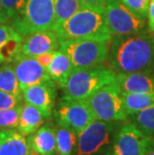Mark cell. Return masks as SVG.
Segmentation results:
<instances>
[{
    "label": "cell",
    "instance_id": "ffe728a7",
    "mask_svg": "<svg viewBox=\"0 0 154 155\" xmlns=\"http://www.w3.org/2000/svg\"><path fill=\"white\" fill-rule=\"evenodd\" d=\"M124 108L127 116L154 105V93H123Z\"/></svg>",
    "mask_w": 154,
    "mask_h": 155
},
{
    "label": "cell",
    "instance_id": "30bf717a",
    "mask_svg": "<svg viewBox=\"0 0 154 155\" xmlns=\"http://www.w3.org/2000/svg\"><path fill=\"white\" fill-rule=\"evenodd\" d=\"M149 138L132 122H123L114 139L112 155H144Z\"/></svg>",
    "mask_w": 154,
    "mask_h": 155
},
{
    "label": "cell",
    "instance_id": "4dcf8cb0",
    "mask_svg": "<svg viewBox=\"0 0 154 155\" xmlns=\"http://www.w3.org/2000/svg\"><path fill=\"white\" fill-rule=\"evenodd\" d=\"M147 27L151 33H154V0H150L149 3L147 12Z\"/></svg>",
    "mask_w": 154,
    "mask_h": 155
},
{
    "label": "cell",
    "instance_id": "1f68e13d",
    "mask_svg": "<svg viewBox=\"0 0 154 155\" xmlns=\"http://www.w3.org/2000/svg\"><path fill=\"white\" fill-rule=\"evenodd\" d=\"M53 55H54V52H49V53L39 55V56H37V57H35V58L37 59V61L42 65V66L47 69V67L49 66V64L51 63L52 59H53Z\"/></svg>",
    "mask_w": 154,
    "mask_h": 155
},
{
    "label": "cell",
    "instance_id": "9c48e42d",
    "mask_svg": "<svg viewBox=\"0 0 154 155\" xmlns=\"http://www.w3.org/2000/svg\"><path fill=\"white\" fill-rule=\"evenodd\" d=\"M53 112L58 125L69 128L76 134H79L95 119L86 100L61 98Z\"/></svg>",
    "mask_w": 154,
    "mask_h": 155
},
{
    "label": "cell",
    "instance_id": "ba28073f",
    "mask_svg": "<svg viewBox=\"0 0 154 155\" xmlns=\"http://www.w3.org/2000/svg\"><path fill=\"white\" fill-rule=\"evenodd\" d=\"M104 15L112 36L146 32L147 19L139 17L129 10L120 0H107Z\"/></svg>",
    "mask_w": 154,
    "mask_h": 155
},
{
    "label": "cell",
    "instance_id": "cb8c5ba5",
    "mask_svg": "<svg viewBox=\"0 0 154 155\" xmlns=\"http://www.w3.org/2000/svg\"><path fill=\"white\" fill-rule=\"evenodd\" d=\"M23 37L15 32L0 47V64L1 63H12L20 51V46Z\"/></svg>",
    "mask_w": 154,
    "mask_h": 155
},
{
    "label": "cell",
    "instance_id": "e575fe53",
    "mask_svg": "<svg viewBox=\"0 0 154 155\" xmlns=\"http://www.w3.org/2000/svg\"><path fill=\"white\" fill-rule=\"evenodd\" d=\"M29 155H41V154L36 153V152H33V151H30V153H29Z\"/></svg>",
    "mask_w": 154,
    "mask_h": 155
},
{
    "label": "cell",
    "instance_id": "d4e9b609",
    "mask_svg": "<svg viewBox=\"0 0 154 155\" xmlns=\"http://www.w3.org/2000/svg\"><path fill=\"white\" fill-rule=\"evenodd\" d=\"M27 0H2V4L7 16L8 25L12 26L19 21L23 15Z\"/></svg>",
    "mask_w": 154,
    "mask_h": 155
},
{
    "label": "cell",
    "instance_id": "4fadbf2b",
    "mask_svg": "<svg viewBox=\"0 0 154 155\" xmlns=\"http://www.w3.org/2000/svg\"><path fill=\"white\" fill-rule=\"evenodd\" d=\"M56 86L54 82L32 85L22 91V97L26 103L41 111L46 119H50L56 99Z\"/></svg>",
    "mask_w": 154,
    "mask_h": 155
},
{
    "label": "cell",
    "instance_id": "277c9868",
    "mask_svg": "<svg viewBox=\"0 0 154 155\" xmlns=\"http://www.w3.org/2000/svg\"><path fill=\"white\" fill-rule=\"evenodd\" d=\"M122 123L94 119L77 134L74 155H112L114 139Z\"/></svg>",
    "mask_w": 154,
    "mask_h": 155
},
{
    "label": "cell",
    "instance_id": "5bb4252c",
    "mask_svg": "<svg viewBox=\"0 0 154 155\" xmlns=\"http://www.w3.org/2000/svg\"><path fill=\"white\" fill-rule=\"evenodd\" d=\"M30 151L41 155H56L55 126L47 122L39 127L34 133L26 137Z\"/></svg>",
    "mask_w": 154,
    "mask_h": 155
},
{
    "label": "cell",
    "instance_id": "836d02e7",
    "mask_svg": "<svg viewBox=\"0 0 154 155\" xmlns=\"http://www.w3.org/2000/svg\"><path fill=\"white\" fill-rule=\"evenodd\" d=\"M5 23H7V16L3 7L2 0H0V24H5Z\"/></svg>",
    "mask_w": 154,
    "mask_h": 155
},
{
    "label": "cell",
    "instance_id": "7a4b0ae2",
    "mask_svg": "<svg viewBox=\"0 0 154 155\" xmlns=\"http://www.w3.org/2000/svg\"><path fill=\"white\" fill-rule=\"evenodd\" d=\"M59 40H111L104 10L82 7L54 30Z\"/></svg>",
    "mask_w": 154,
    "mask_h": 155
},
{
    "label": "cell",
    "instance_id": "d6a6232c",
    "mask_svg": "<svg viewBox=\"0 0 154 155\" xmlns=\"http://www.w3.org/2000/svg\"><path fill=\"white\" fill-rule=\"evenodd\" d=\"M144 155H154V137L149 138L145 151H144Z\"/></svg>",
    "mask_w": 154,
    "mask_h": 155
},
{
    "label": "cell",
    "instance_id": "8992f818",
    "mask_svg": "<svg viewBox=\"0 0 154 155\" xmlns=\"http://www.w3.org/2000/svg\"><path fill=\"white\" fill-rule=\"evenodd\" d=\"M111 40H60L59 49L71 59L74 69L88 68L107 62Z\"/></svg>",
    "mask_w": 154,
    "mask_h": 155
},
{
    "label": "cell",
    "instance_id": "e0dca14e",
    "mask_svg": "<svg viewBox=\"0 0 154 155\" xmlns=\"http://www.w3.org/2000/svg\"><path fill=\"white\" fill-rule=\"evenodd\" d=\"M73 64L69 56L64 51L58 49L54 51L53 59L47 67V72L52 80L61 88L66 82L67 78L69 77L71 72L73 71Z\"/></svg>",
    "mask_w": 154,
    "mask_h": 155
},
{
    "label": "cell",
    "instance_id": "3957f363",
    "mask_svg": "<svg viewBox=\"0 0 154 155\" xmlns=\"http://www.w3.org/2000/svg\"><path fill=\"white\" fill-rule=\"evenodd\" d=\"M116 73L107 65L73 69L62 89V98L85 100L103 85L114 81Z\"/></svg>",
    "mask_w": 154,
    "mask_h": 155
},
{
    "label": "cell",
    "instance_id": "7402d4cb",
    "mask_svg": "<svg viewBox=\"0 0 154 155\" xmlns=\"http://www.w3.org/2000/svg\"><path fill=\"white\" fill-rule=\"evenodd\" d=\"M82 7L83 6L79 0H54V30Z\"/></svg>",
    "mask_w": 154,
    "mask_h": 155
},
{
    "label": "cell",
    "instance_id": "484cf974",
    "mask_svg": "<svg viewBox=\"0 0 154 155\" xmlns=\"http://www.w3.org/2000/svg\"><path fill=\"white\" fill-rule=\"evenodd\" d=\"M21 105L0 110V130L17 129L21 112Z\"/></svg>",
    "mask_w": 154,
    "mask_h": 155
},
{
    "label": "cell",
    "instance_id": "f546056e",
    "mask_svg": "<svg viewBox=\"0 0 154 155\" xmlns=\"http://www.w3.org/2000/svg\"><path fill=\"white\" fill-rule=\"evenodd\" d=\"M15 30L13 29L10 25L7 24H0V47L4 43L5 40L10 37L11 35L15 33Z\"/></svg>",
    "mask_w": 154,
    "mask_h": 155
},
{
    "label": "cell",
    "instance_id": "83f0119b",
    "mask_svg": "<svg viewBox=\"0 0 154 155\" xmlns=\"http://www.w3.org/2000/svg\"><path fill=\"white\" fill-rule=\"evenodd\" d=\"M22 100L23 98L17 97L13 94L0 90V110L19 106L22 104Z\"/></svg>",
    "mask_w": 154,
    "mask_h": 155
},
{
    "label": "cell",
    "instance_id": "ac0fdd59",
    "mask_svg": "<svg viewBox=\"0 0 154 155\" xmlns=\"http://www.w3.org/2000/svg\"><path fill=\"white\" fill-rule=\"evenodd\" d=\"M45 120L46 118L44 117L40 110L24 102L21 105V112L17 130L22 135L27 137L28 135L34 133L39 127H41L44 124Z\"/></svg>",
    "mask_w": 154,
    "mask_h": 155
},
{
    "label": "cell",
    "instance_id": "6da1fadb",
    "mask_svg": "<svg viewBox=\"0 0 154 155\" xmlns=\"http://www.w3.org/2000/svg\"><path fill=\"white\" fill-rule=\"evenodd\" d=\"M107 63L115 73H153L154 36L149 32L112 36Z\"/></svg>",
    "mask_w": 154,
    "mask_h": 155
},
{
    "label": "cell",
    "instance_id": "f1b7e54d",
    "mask_svg": "<svg viewBox=\"0 0 154 155\" xmlns=\"http://www.w3.org/2000/svg\"><path fill=\"white\" fill-rule=\"evenodd\" d=\"M83 7L104 10L107 0H79Z\"/></svg>",
    "mask_w": 154,
    "mask_h": 155
},
{
    "label": "cell",
    "instance_id": "8fae6325",
    "mask_svg": "<svg viewBox=\"0 0 154 155\" xmlns=\"http://www.w3.org/2000/svg\"><path fill=\"white\" fill-rule=\"evenodd\" d=\"M12 65L21 91L32 85L54 82L49 76L47 69L34 57H17L12 62Z\"/></svg>",
    "mask_w": 154,
    "mask_h": 155
},
{
    "label": "cell",
    "instance_id": "5b68a950",
    "mask_svg": "<svg viewBox=\"0 0 154 155\" xmlns=\"http://www.w3.org/2000/svg\"><path fill=\"white\" fill-rule=\"evenodd\" d=\"M85 100L95 119L116 122L128 121L124 108L123 92L116 79L103 85Z\"/></svg>",
    "mask_w": 154,
    "mask_h": 155
},
{
    "label": "cell",
    "instance_id": "4316f807",
    "mask_svg": "<svg viewBox=\"0 0 154 155\" xmlns=\"http://www.w3.org/2000/svg\"><path fill=\"white\" fill-rule=\"evenodd\" d=\"M120 1L139 17L147 19L150 0H120Z\"/></svg>",
    "mask_w": 154,
    "mask_h": 155
},
{
    "label": "cell",
    "instance_id": "9a60e30c",
    "mask_svg": "<svg viewBox=\"0 0 154 155\" xmlns=\"http://www.w3.org/2000/svg\"><path fill=\"white\" fill-rule=\"evenodd\" d=\"M116 81L123 93H154L153 73H116Z\"/></svg>",
    "mask_w": 154,
    "mask_h": 155
},
{
    "label": "cell",
    "instance_id": "603a6c76",
    "mask_svg": "<svg viewBox=\"0 0 154 155\" xmlns=\"http://www.w3.org/2000/svg\"><path fill=\"white\" fill-rule=\"evenodd\" d=\"M128 120L148 137H154V105L130 115Z\"/></svg>",
    "mask_w": 154,
    "mask_h": 155
},
{
    "label": "cell",
    "instance_id": "2e32d148",
    "mask_svg": "<svg viewBox=\"0 0 154 155\" xmlns=\"http://www.w3.org/2000/svg\"><path fill=\"white\" fill-rule=\"evenodd\" d=\"M30 148L18 130H0V155H29Z\"/></svg>",
    "mask_w": 154,
    "mask_h": 155
},
{
    "label": "cell",
    "instance_id": "52a82bcc",
    "mask_svg": "<svg viewBox=\"0 0 154 155\" xmlns=\"http://www.w3.org/2000/svg\"><path fill=\"white\" fill-rule=\"evenodd\" d=\"M54 0H27L21 19L11 27L22 37L34 32L54 30Z\"/></svg>",
    "mask_w": 154,
    "mask_h": 155
},
{
    "label": "cell",
    "instance_id": "d6986e66",
    "mask_svg": "<svg viewBox=\"0 0 154 155\" xmlns=\"http://www.w3.org/2000/svg\"><path fill=\"white\" fill-rule=\"evenodd\" d=\"M56 155H74L77 145V134L67 127L56 125Z\"/></svg>",
    "mask_w": 154,
    "mask_h": 155
},
{
    "label": "cell",
    "instance_id": "44dd1931",
    "mask_svg": "<svg viewBox=\"0 0 154 155\" xmlns=\"http://www.w3.org/2000/svg\"><path fill=\"white\" fill-rule=\"evenodd\" d=\"M0 90L23 98L12 63L0 64Z\"/></svg>",
    "mask_w": 154,
    "mask_h": 155
},
{
    "label": "cell",
    "instance_id": "7c38bea8",
    "mask_svg": "<svg viewBox=\"0 0 154 155\" xmlns=\"http://www.w3.org/2000/svg\"><path fill=\"white\" fill-rule=\"evenodd\" d=\"M60 40L54 30L34 32L23 37L17 57H37L59 49ZM16 57V58H17Z\"/></svg>",
    "mask_w": 154,
    "mask_h": 155
}]
</instances>
